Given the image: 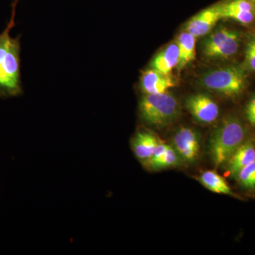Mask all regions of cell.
I'll return each instance as SVG.
<instances>
[{"instance_id":"cell-1","label":"cell","mask_w":255,"mask_h":255,"mask_svg":"<svg viewBox=\"0 0 255 255\" xmlns=\"http://www.w3.org/2000/svg\"><path fill=\"white\" fill-rule=\"evenodd\" d=\"M248 130L236 116H228L215 129L210 138L209 151L215 167L226 163L233 152L246 141Z\"/></svg>"},{"instance_id":"cell-2","label":"cell","mask_w":255,"mask_h":255,"mask_svg":"<svg viewBox=\"0 0 255 255\" xmlns=\"http://www.w3.org/2000/svg\"><path fill=\"white\" fill-rule=\"evenodd\" d=\"M246 68L236 65L216 69L207 72L201 79L206 88L229 97L241 95L247 87Z\"/></svg>"},{"instance_id":"cell-3","label":"cell","mask_w":255,"mask_h":255,"mask_svg":"<svg viewBox=\"0 0 255 255\" xmlns=\"http://www.w3.org/2000/svg\"><path fill=\"white\" fill-rule=\"evenodd\" d=\"M140 117L146 123L164 126L177 118L179 114L178 101L168 92L145 94L139 106Z\"/></svg>"},{"instance_id":"cell-4","label":"cell","mask_w":255,"mask_h":255,"mask_svg":"<svg viewBox=\"0 0 255 255\" xmlns=\"http://www.w3.org/2000/svg\"><path fill=\"white\" fill-rule=\"evenodd\" d=\"M19 53L18 38H11L7 54L0 66V96H16L21 92Z\"/></svg>"},{"instance_id":"cell-5","label":"cell","mask_w":255,"mask_h":255,"mask_svg":"<svg viewBox=\"0 0 255 255\" xmlns=\"http://www.w3.org/2000/svg\"><path fill=\"white\" fill-rule=\"evenodd\" d=\"M241 41V34L236 30L220 28L204 41L203 53L209 58H231L237 53Z\"/></svg>"},{"instance_id":"cell-6","label":"cell","mask_w":255,"mask_h":255,"mask_svg":"<svg viewBox=\"0 0 255 255\" xmlns=\"http://www.w3.org/2000/svg\"><path fill=\"white\" fill-rule=\"evenodd\" d=\"M174 148L179 157L187 162H194L200 152V139L197 132L187 127H182L173 137Z\"/></svg>"},{"instance_id":"cell-7","label":"cell","mask_w":255,"mask_h":255,"mask_svg":"<svg viewBox=\"0 0 255 255\" xmlns=\"http://www.w3.org/2000/svg\"><path fill=\"white\" fill-rule=\"evenodd\" d=\"M185 105L191 115L201 123H212L219 117V107L209 96L203 94L191 96Z\"/></svg>"},{"instance_id":"cell-8","label":"cell","mask_w":255,"mask_h":255,"mask_svg":"<svg viewBox=\"0 0 255 255\" xmlns=\"http://www.w3.org/2000/svg\"><path fill=\"white\" fill-rule=\"evenodd\" d=\"M221 19L228 18L243 25L255 21V6L249 0H228L219 4Z\"/></svg>"},{"instance_id":"cell-9","label":"cell","mask_w":255,"mask_h":255,"mask_svg":"<svg viewBox=\"0 0 255 255\" xmlns=\"http://www.w3.org/2000/svg\"><path fill=\"white\" fill-rule=\"evenodd\" d=\"M220 19L221 17L219 4L215 5L191 18L187 23L186 30L196 38L204 36L209 33Z\"/></svg>"},{"instance_id":"cell-10","label":"cell","mask_w":255,"mask_h":255,"mask_svg":"<svg viewBox=\"0 0 255 255\" xmlns=\"http://www.w3.org/2000/svg\"><path fill=\"white\" fill-rule=\"evenodd\" d=\"M175 85L169 75L160 73L155 69L146 70L142 75L141 88L145 94H160L168 92Z\"/></svg>"},{"instance_id":"cell-11","label":"cell","mask_w":255,"mask_h":255,"mask_svg":"<svg viewBox=\"0 0 255 255\" xmlns=\"http://www.w3.org/2000/svg\"><path fill=\"white\" fill-rule=\"evenodd\" d=\"M255 161V147L253 142L246 140L233 152L228 159V173L231 177H236L242 169Z\"/></svg>"},{"instance_id":"cell-12","label":"cell","mask_w":255,"mask_h":255,"mask_svg":"<svg viewBox=\"0 0 255 255\" xmlns=\"http://www.w3.org/2000/svg\"><path fill=\"white\" fill-rule=\"evenodd\" d=\"M159 141L150 132L139 131L131 140L132 150L139 160L145 163L153 155Z\"/></svg>"},{"instance_id":"cell-13","label":"cell","mask_w":255,"mask_h":255,"mask_svg":"<svg viewBox=\"0 0 255 255\" xmlns=\"http://www.w3.org/2000/svg\"><path fill=\"white\" fill-rule=\"evenodd\" d=\"M179 63V50L177 43L169 45L154 58L151 66L160 73L169 75Z\"/></svg>"},{"instance_id":"cell-14","label":"cell","mask_w":255,"mask_h":255,"mask_svg":"<svg viewBox=\"0 0 255 255\" xmlns=\"http://www.w3.org/2000/svg\"><path fill=\"white\" fill-rule=\"evenodd\" d=\"M179 50V68L184 66L194 60L196 57V37L188 31L183 32L178 37Z\"/></svg>"},{"instance_id":"cell-15","label":"cell","mask_w":255,"mask_h":255,"mask_svg":"<svg viewBox=\"0 0 255 255\" xmlns=\"http://www.w3.org/2000/svg\"><path fill=\"white\" fill-rule=\"evenodd\" d=\"M199 181L206 189L213 192L233 196V193L228 183L215 171L203 172L199 177Z\"/></svg>"},{"instance_id":"cell-16","label":"cell","mask_w":255,"mask_h":255,"mask_svg":"<svg viewBox=\"0 0 255 255\" xmlns=\"http://www.w3.org/2000/svg\"><path fill=\"white\" fill-rule=\"evenodd\" d=\"M18 0H15L14 4L13 5L12 16L9 23H8L7 27L2 33L0 34V66L1 63L4 61L5 57L7 54L8 50H9L10 43L11 41V37L10 36V31L11 28L14 26L15 14H16V7L17 4Z\"/></svg>"},{"instance_id":"cell-17","label":"cell","mask_w":255,"mask_h":255,"mask_svg":"<svg viewBox=\"0 0 255 255\" xmlns=\"http://www.w3.org/2000/svg\"><path fill=\"white\" fill-rule=\"evenodd\" d=\"M238 182L245 189L255 188V161L240 171L236 176Z\"/></svg>"},{"instance_id":"cell-18","label":"cell","mask_w":255,"mask_h":255,"mask_svg":"<svg viewBox=\"0 0 255 255\" xmlns=\"http://www.w3.org/2000/svg\"><path fill=\"white\" fill-rule=\"evenodd\" d=\"M179 156L177 151L174 147L169 145L168 149L166 151L164 155L159 160L155 163L150 164L148 167L152 169L167 168V167L177 165L179 163Z\"/></svg>"},{"instance_id":"cell-19","label":"cell","mask_w":255,"mask_h":255,"mask_svg":"<svg viewBox=\"0 0 255 255\" xmlns=\"http://www.w3.org/2000/svg\"><path fill=\"white\" fill-rule=\"evenodd\" d=\"M246 70L255 72V33L251 35L247 41L245 50Z\"/></svg>"},{"instance_id":"cell-20","label":"cell","mask_w":255,"mask_h":255,"mask_svg":"<svg viewBox=\"0 0 255 255\" xmlns=\"http://www.w3.org/2000/svg\"><path fill=\"white\" fill-rule=\"evenodd\" d=\"M169 145H166L164 143H160L159 142L157 147H156L155 152H154L153 155L150 157V159L148 161L145 162L146 166H150V164L155 163L157 160H159L161 157H162L165 153L166 151L168 149Z\"/></svg>"},{"instance_id":"cell-21","label":"cell","mask_w":255,"mask_h":255,"mask_svg":"<svg viewBox=\"0 0 255 255\" xmlns=\"http://www.w3.org/2000/svg\"><path fill=\"white\" fill-rule=\"evenodd\" d=\"M246 117L252 125L255 126V95L252 97L246 107Z\"/></svg>"},{"instance_id":"cell-22","label":"cell","mask_w":255,"mask_h":255,"mask_svg":"<svg viewBox=\"0 0 255 255\" xmlns=\"http://www.w3.org/2000/svg\"><path fill=\"white\" fill-rule=\"evenodd\" d=\"M250 1H251L253 3V4L255 6V0H249Z\"/></svg>"}]
</instances>
